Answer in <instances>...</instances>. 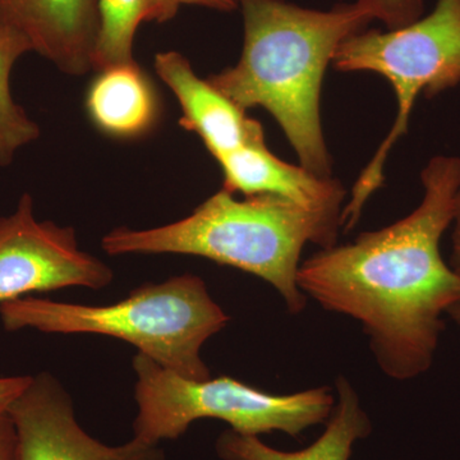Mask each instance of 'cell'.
Returning <instances> with one entry per match:
<instances>
[{
    "instance_id": "obj_16",
    "label": "cell",
    "mask_w": 460,
    "mask_h": 460,
    "mask_svg": "<svg viewBox=\"0 0 460 460\" xmlns=\"http://www.w3.org/2000/svg\"><path fill=\"white\" fill-rule=\"evenodd\" d=\"M387 30L401 29L423 16L425 0H356Z\"/></svg>"
},
{
    "instance_id": "obj_17",
    "label": "cell",
    "mask_w": 460,
    "mask_h": 460,
    "mask_svg": "<svg viewBox=\"0 0 460 460\" xmlns=\"http://www.w3.org/2000/svg\"><path fill=\"white\" fill-rule=\"evenodd\" d=\"M0 460H18L16 429L7 411L0 413Z\"/></svg>"
},
{
    "instance_id": "obj_2",
    "label": "cell",
    "mask_w": 460,
    "mask_h": 460,
    "mask_svg": "<svg viewBox=\"0 0 460 460\" xmlns=\"http://www.w3.org/2000/svg\"><path fill=\"white\" fill-rule=\"evenodd\" d=\"M243 17V48L235 66L208 83L239 108H263L295 148L299 164L332 177L323 123V75L341 42L367 29L374 18L353 3L328 11L288 0H237Z\"/></svg>"
},
{
    "instance_id": "obj_8",
    "label": "cell",
    "mask_w": 460,
    "mask_h": 460,
    "mask_svg": "<svg viewBox=\"0 0 460 460\" xmlns=\"http://www.w3.org/2000/svg\"><path fill=\"white\" fill-rule=\"evenodd\" d=\"M7 413L16 429L18 460H164L157 444L132 438L111 447L87 434L71 396L49 372L31 376Z\"/></svg>"
},
{
    "instance_id": "obj_13",
    "label": "cell",
    "mask_w": 460,
    "mask_h": 460,
    "mask_svg": "<svg viewBox=\"0 0 460 460\" xmlns=\"http://www.w3.org/2000/svg\"><path fill=\"white\" fill-rule=\"evenodd\" d=\"M337 393L325 431L304 450L281 452L263 444L259 436L242 435L230 429L217 438L215 450L223 460H349L354 444L371 434L372 425L347 378H337Z\"/></svg>"
},
{
    "instance_id": "obj_10",
    "label": "cell",
    "mask_w": 460,
    "mask_h": 460,
    "mask_svg": "<svg viewBox=\"0 0 460 460\" xmlns=\"http://www.w3.org/2000/svg\"><path fill=\"white\" fill-rule=\"evenodd\" d=\"M156 75L180 104L181 127L196 133L217 162L242 147L266 144L261 123L248 117L228 96L199 77L178 51L156 54Z\"/></svg>"
},
{
    "instance_id": "obj_4",
    "label": "cell",
    "mask_w": 460,
    "mask_h": 460,
    "mask_svg": "<svg viewBox=\"0 0 460 460\" xmlns=\"http://www.w3.org/2000/svg\"><path fill=\"white\" fill-rule=\"evenodd\" d=\"M229 319L205 281L192 274L144 284L113 305L68 304L31 296L0 305V320L8 332L33 329L119 339L166 370L192 380L210 377L201 349Z\"/></svg>"
},
{
    "instance_id": "obj_7",
    "label": "cell",
    "mask_w": 460,
    "mask_h": 460,
    "mask_svg": "<svg viewBox=\"0 0 460 460\" xmlns=\"http://www.w3.org/2000/svg\"><path fill=\"white\" fill-rule=\"evenodd\" d=\"M113 280L107 263L81 250L72 226L36 219L30 193L0 217V305L66 288L102 289Z\"/></svg>"
},
{
    "instance_id": "obj_21",
    "label": "cell",
    "mask_w": 460,
    "mask_h": 460,
    "mask_svg": "<svg viewBox=\"0 0 460 460\" xmlns=\"http://www.w3.org/2000/svg\"><path fill=\"white\" fill-rule=\"evenodd\" d=\"M447 316L452 317V320L456 321L460 326V301L456 302V304L447 311Z\"/></svg>"
},
{
    "instance_id": "obj_20",
    "label": "cell",
    "mask_w": 460,
    "mask_h": 460,
    "mask_svg": "<svg viewBox=\"0 0 460 460\" xmlns=\"http://www.w3.org/2000/svg\"><path fill=\"white\" fill-rule=\"evenodd\" d=\"M452 255L449 265L460 277V190L456 196L452 220Z\"/></svg>"
},
{
    "instance_id": "obj_14",
    "label": "cell",
    "mask_w": 460,
    "mask_h": 460,
    "mask_svg": "<svg viewBox=\"0 0 460 460\" xmlns=\"http://www.w3.org/2000/svg\"><path fill=\"white\" fill-rule=\"evenodd\" d=\"M165 0H99V33L93 71L136 62V32L141 23L172 20Z\"/></svg>"
},
{
    "instance_id": "obj_1",
    "label": "cell",
    "mask_w": 460,
    "mask_h": 460,
    "mask_svg": "<svg viewBox=\"0 0 460 460\" xmlns=\"http://www.w3.org/2000/svg\"><path fill=\"white\" fill-rule=\"evenodd\" d=\"M420 181L422 201L407 217L320 250L298 272L305 296L361 323L381 370L401 381L429 370L443 317L460 301V277L440 250L460 190V157H432Z\"/></svg>"
},
{
    "instance_id": "obj_5",
    "label": "cell",
    "mask_w": 460,
    "mask_h": 460,
    "mask_svg": "<svg viewBox=\"0 0 460 460\" xmlns=\"http://www.w3.org/2000/svg\"><path fill=\"white\" fill-rule=\"evenodd\" d=\"M332 66L339 72H371L394 89L396 117L376 154L354 183L341 226L352 229L362 208L384 184L387 157L407 135L420 95L431 99L460 84V0H436L428 16L401 29L363 30L341 42Z\"/></svg>"
},
{
    "instance_id": "obj_12",
    "label": "cell",
    "mask_w": 460,
    "mask_h": 460,
    "mask_svg": "<svg viewBox=\"0 0 460 460\" xmlns=\"http://www.w3.org/2000/svg\"><path fill=\"white\" fill-rule=\"evenodd\" d=\"M84 107L91 123L115 140H136L155 128L162 117L156 87L137 62L96 72Z\"/></svg>"
},
{
    "instance_id": "obj_19",
    "label": "cell",
    "mask_w": 460,
    "mask_h": 460,
    "mask_svg": "<svg viewBox=\"0 0 460 460\" xmlns=\"http://www.w3.org/2000/svg\"><path fill=\"white\" fill-rule=\"evenodd\" d=\"M172 17L177 16L181 5H198L219 12H232L238 9L237 0H165Z\"/></svg>"
},
{
    "instance_id": "obj_6",
    "label": "cell",
    "mask_w": 460,
    "mask_h": 460,
    "mask_svg": "<svg viewBox=\"0 0 460 460\" xmlns=\"http://www.w3.org/2000/svg\"><path fill=\"white\" fill-rule=\"evenodd\" d=\"M132 366L138 408L133 438L150 444L177 440L202 419L224 420L242 435L280 431L298 438L305 429L325 423L334 410V394L326 386L277 395L229 376L183 377L140 353Z\"/></svg>"
},
{
    "instance_id": "obj_18",
    "label": "cell",
    "mask_w": 460,
    "mask_h": 460,
    "mask_svg": "<svg viewBox=\"0 0 460 460\" xmlns=\"http://www.w3.org/2000/svg\"><path fill=\"white\" fill-rule=\"evenodd\" d=\"M31 376L0 377V413H5L12 402L22 394Z\"/></svg>"
},
{
    "instance_id": "obj_11",
    "label": "cell",
    "mask_w": 460,
    "mask_h": 460,
    "mask_svg": "<svg viewBox=\"0 0 460 460\" xmlns=\"http://www.w3.org/2000/svg\"><path fill=\"white\" fill-rule=\"evenodd\" d=\"M217 163L223 171V190L233 195H277L314 208L343 206L341 181L284 162L268 144L239 148Z\"/></svg>"
},
{
    "instance_id": "obj_15",
    "label": "cell",
    "mask_w": 460,
    "mask_h": 460,
    "mask_svg": "<svg viewBox=\"0 0 460 460\" xmlns=\"http://www.w3.org/2000/svg\"><path fill=\"white\" fill-rule=\"evenodd\" d=\"M31 48L13 32L0 31V166L12 164L21 148L40 137V127L12 95L14 66Z\"/></svg>"
},
{
    "instance_id": "obj_9",
    "label": "cell",
    "mask_w": 460,
    "mask_h": 460,
    "mask_svg": "<svg viewBox=\"0 0 460 460\" xmlns=\"http://www.w3.org/2000/svg\"><path fill=\"white\" fill-rule=\"evenodd\" d=\"M0 31L25 39L63 74L93 71L99 0H0Z\"/></svg>"
},
{
    "instance_id": "obj_3",
    "label": "cell",
    "mask_w": 460,
    "mask_h": 460,
    "mask_svg": "<svg viewBox=\"0 0 460 460\" xmlns=\"http://www.w3.org/2000/svg\"><path fill=\"white\" fill-rule=\"evenodd\" d=\"M341 208H307L277 195L244 196L220 190L178 220L151 229L120 226L102 239L111 256L204 257L255 275L278 290L288 311L305 310L308 296L298 286L305 244H337Z\"/></svg>"
}]
</instances>
